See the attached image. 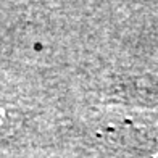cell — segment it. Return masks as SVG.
I'll list each match as a JSON object with an SVG mask.
<instances>
[{
  "instance_id": "1",
  "label": "cell",
  "mask_w": 158,
  "mask_h": 158,
  "mask_svg": "<svg viewBox=\"0 0 158 158\" xmlns=\"http://www.w3.org/2000/svg\"><path fill=\"white\" fill-rule=\"evenodd\" d=\"M8 134V111L6 108H0V137Z\"/></svg>"
}]
</instances>
